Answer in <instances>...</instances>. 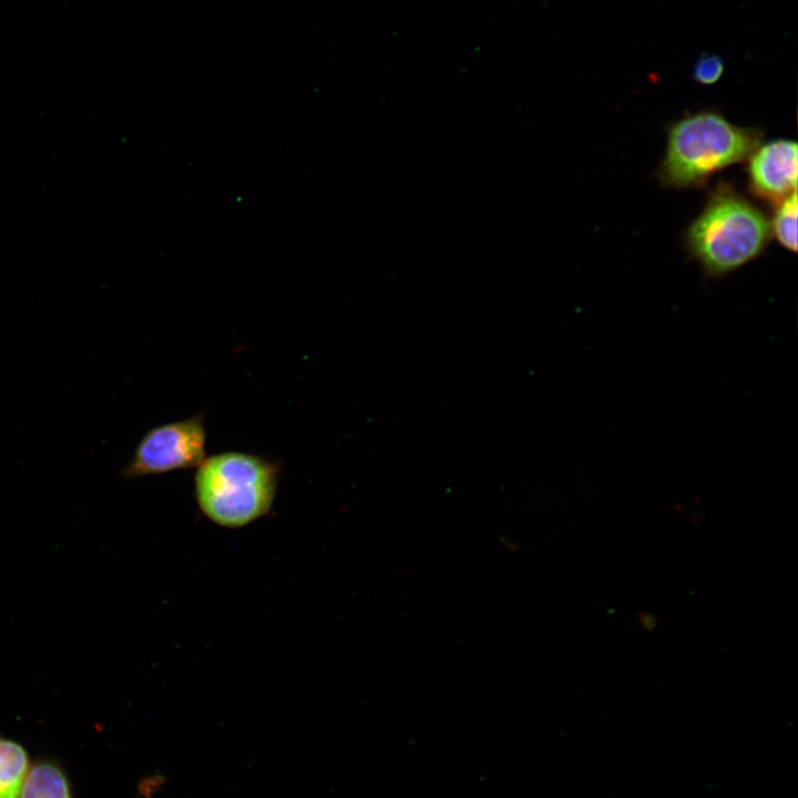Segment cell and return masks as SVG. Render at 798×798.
Wrapping results in <instances>:
<instances>
[{"label":"cell","instance_id":"9","mask_svg":"<svg viewBox=\"0 0 798 798\" xmlns=\"http://www.w3.org/2000/svg\"><path fill=\"white\" fill-rule=\"evenodd\" d=\"M725 70V63L716 53H704L693 66V79L703 85H712L719 81Z\"/></svg>","mask_w":798,"mask_h":798},{"label":"cell","instance_id":"7","mask_svg":"<svg viewBox=\"0 0 798 798\" xmlns=\"http://www.w3.org/2000/svg\"><path fill=\"white\" fill-rule=\"evenodd\" d=\"M20 798H71L68 779L55 764L39 763L29 770Z\"/></svg>","mask_w":798,"mask_h":798},{"label":"cell","instance_id":"4","mask_svg":"<svg viewBox=\"0 0 798 798\" xmlns=\"http://www.w3.org/2000/svg\"><path fill=\"white\" fill-rule=\"evenodd\" d=\"M202 415L150 429L121 471L123 480L197 468L205 459Z\"/></svg>","mask_w":798,"mask_h":798},{"label":"cell","instance_id":"8","mask_svg":"<svg viewBox=\"0 0 798 798\" xmlns=\"http://www.w3.org/2000/svg\"><path fill=\"white\" fill-rule=\"evenodd\" d=\"M797 192L777 204L770 223V233L786 249L797 252Z\"/></svg>","mask_w":798,"mask_h":798},{"label":"cell","instance_id":"2","mask_svg":"<svg viewBox=\"0 0 798 798\" xmlns=\"http://www.w3.org/2000/svg\"><path fill=\"white\" fill-rule=\"evenodd\" d=\"M279 466L258 454L223 452L205 458L194 477L202 513L225 528H242L270 510Z\"/></svg>","mask_w":798,"mask_h":798},{"label":"cell","instance_id":"5","mask_svg":"<svg viewBox=\"0 0 798 798\" xmlns=\"http://www.w3.org/2000/svg\"><path fill=\"white\" fill-rule=\"evenodd\" d=\"M797 143L791 140L759 144L747 158L750 191L776 204L797 192Z\"/></svg>","mask_w":798,"mask_h":798},{"label":"cell","instance_id":"6","mask_svg":"<svg viewBox=\"0 0 798 798\" xmlns=\"http://www.w3.org/2000/svg\"><path fill=\"white\" fill-rule=\"evenodd\" d=\"M28 774L25 749L11 739L0 738V798H20Z\"/></svg>","mask_w":798,"mask_h":798},{"label":"cell","instance_id":"1","mask_svg":"<svg viewBox=\"0 0 798 798\" xmlns=\"http://www.w3.org/2000/svg\"><path fill=\"white\" fill-rule=\"evenodd\" d=\"M756 127L738 126L714 111H700L673 123L658 177L665 186L703 185L715 173L746 161L760 144Z\"/></svg>","mask_w":798,"mask_h":798},{"label":"cell","instance_id":"3","mask_svg":"<svg viewBox=\"0 0 798 798\" xmlns=\"http://www.w3.org/2000/svg\"><path fill=\"white\" fill-rule=\"evenodd\" d=\"M770 236L766 215L733 188L720 186L688 226L685 242L708 276H722L758 257Z\"/></svg>","mask_w":798,"mask_h":798}]
</instances>
